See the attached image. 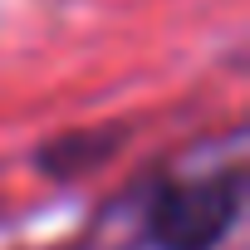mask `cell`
Returning a JSON list of instances; mask_svg holds the SVG:
<instances>
[{
  "instance_id": "cell-1",
  "label": "cell",
  "mask_w": 250,
  "mask_h": 250,
  "mask_svg": "<svg viewBox=\"0 0 250 250\" xmlns=\"http://www.w3.org/2000/svg\"><path fill=\"white\" fill-rule=\"evenodd\" d=\"M240 216V172L172 182L152 201L147 230L162 250H211Z\"/></svg>"
}]
</instances>
